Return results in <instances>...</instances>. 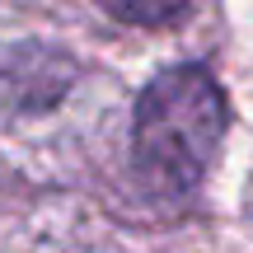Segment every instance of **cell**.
Masks as SVG:
<instances>
[{
    "label": "cell",
    "instance_id": "obj_1",
    "mask_svg": "<svg viewBox=\"0 0 253 253\" xmlns=\"http://www.w3.org/2000/svg\"><path fill=\"white\" fill-rule=\"evenodd\" d=\"M225 94L207 66L160 71L136 99L131 160L145 188L160 197H188L207 178L220 141H225Z\"/></svg>",
    "mask_w": 253,
    "mask_h": 253
},
{
    "label": "cell",
    "instance_id": "obj_2",
    "mask_svg": "<svg viewBox=\"0 0 253 253\" xmlns=\"http://www.w3.org/2000/svg\"><path fill=\"white\" fill-rule=\"evenodd\" d=\"M188 5V0H103V9H108L113 19H122V24H169L178 9Z\"/></svg>",
    "mask_w": 253,
    "mask_h": 253
}]
</instances>
